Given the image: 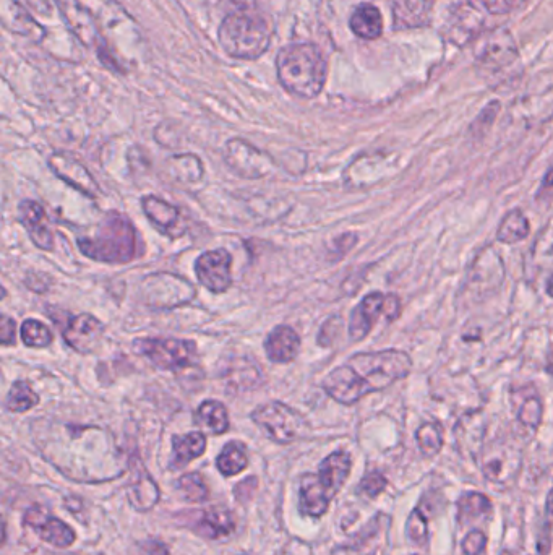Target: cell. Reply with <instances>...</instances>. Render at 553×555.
<instances>
[{"instance_id": "1", "label": "cell", "mask_w": 553, "mask_h": 555, "mask_svg": "<svg viewBox=\"0 0 553 555\" xmlns=\"http://www.w3.org/2000/svg\"><path fill=\"white\" fill-rule=\"evenodd\" d=\"M412 370V358L401 349H382L373 353L354 354L343 366L331 370L322 387L341 405H356L370 393L383 392Z\"/></svg>"}, {"instance_id": "2", "label": "cell", "mask_w": 553, "mask_h": 555, "mask_svg": "<svg viewBox=\"0 0 553 555\" xmlns=\"http://www.w3.org/2000/svg\"><path fill=\"white\" fill-rule=\"evenodd\" d=\"M276 70L279 83L291 95L312 99L325 87L328 65L315 44H291L279 51Z\"/></svg>"}, {"instance_id": "3", "label": "cell", "mask_w": 553, "mask_h": 555, "mask_svg": "<svg viewBox=\"0 0 553 555\" xmlns=\"http://www.w3.org/2000/svg\"><path fill=\"white\" fill-rule=\"evenodd\" d=\"M273 26L258 10L237 9L224 18L219 28V43L234 59L253 61L270 48Z\"/></svg>"}, {"instance_id": "4", "label": "cell", "mask_w": 553, "mask_h": 555, "mask_svg": "<svg viewBox=\"0 0 553 555\" xmlns=\"http://www.w3.org/2000/svg\"><path fill=\"white\" fill-rule=\"evenodd\" d=\"M351 468V455L335 452L320 463L317 474H304L299 481V512L302 517H323L331 500L348 481Z\"/></svg>"}, {"instance_id": "5", "label": "cell", "mask_w": 553, "mask_h": 555, "mask_svg": "<svg viewBox=\"0 0 553 555\" xmlns=\"http://www.w3.org/2000/svg\"><path fill=\"white\" fill-rule=\"evenodd\" d=\"M78 249L91 260L129 263L137 257V234L127 216L109 211L90 236L78 237Z\"/></svg>"}, {"instance_id": "6", "label": "cell", "mask_w": 553, "mask_h": 555, "mask_svg": "<svg viewBox=\"0 0 553 555\" xmlns=\"http://www.w3.org/2000/svg\"><path fill=\"white\" fill-rule=\"evenodd\" d=\"M133 348L161 370H181L197 361V345L189 340L143 338L135 340Z\"/></svg>"}, {"instance_id": "7", "label": "cell", "mask_w": 553, "mask_h": 555, "mask_svg": "<svg viewBox=\"0 0 553 555\" xmlns=\"http://www.w3.org/2000/svg\"><path fill=\"white\" fill-rule=\"evenodd\" d=\"M252 421L257 424L276 444H292L299 439L305 427L304 418L291 406L281 401H270L258 406L252 413Z\"/></svg>"}, {"instance_id": "8", "label": "cell", "mask_w": 553, "mask_h": 555, "mask_svg": "<svg viewBox=\"0 0 553 555\" xmlns=\"http://www.w3.org/2000/svg\"><path fill=\"white\" fill-rule=\"evenodd\" d=\"M505 276V263L500 254L493 247H485L472 260L464 291L474 301H482L502 288Z\"/></svg>"}, {"instance_id": "9", "label": "cell", "mask_w": 553, "mask_h": 555, "mask_svg": "<svg viewBox=\"0 0 553 555\" xmlns=\"http://www.w3.org/2000/svg\"><path fill=\"white\" fill-rule=\"evenodd\" d=\"M519 61L515 39L506 30H497L482 46L477 65L487 78H500Z\"/></svg>"}, {"instance_id": "10", "label": "cell", "mask_w": 553, "mask_h": 555, "mask_svg": "<svg viewBox=\"0 0 553 555\" xmlns=\"http://www.w3.org/2000/svg\"><path fill=\"white\" fill-rule=\"evenodd\" d=\"M142 289L148 306L158 309L182 306L195 297V289L189 281L168 273L148 276L142 283Z\"/></svg>"}, {"instance_id": "11", "label": "cell", "mask_w": 553, "mask_h": 555, "mask_svg": "<svg viewBox=\"0 0 553 555\" xmlns=\"http://www.w3.org/2000/svg\"><path fill=\"white\" fill-rule=\"evenodd\" d=\"M224 160L231 171L245 179H260L271 174L275 168L270 155L239 138L226 143Z\"/></svg>"}, {"instance_id": "12", "label": "cell", "mask_w": 553, "mask_h": 555, "mask_svg": "<svg viewBox=\"0 0 553 555\" xmlns=\"http://www.w3.org/2000/svg\"><path fill=\"white\" fill-rule=\"evenodd\" d=\"M521 469V452L515 445L493 442L482 448V473L495 484L515 481Z\"/></svg>"}, {"instance_id": "13", "label": "cell", "mask_w": 553, "mask_h": 555, "mask_svg": "<svg viewBox=\"0 0 553 555\" xmlns=\"http://www.w3.org/2000/svg\"><path fill=\"white\" fill-rule=\"evenodd\" d=\"M232 257L226 249L210 250L198 257L195 273L198 281L211 293H226L232 286Z\"/></svg>"}, {"instance_id": "14", "label": "cell", "mask_w": 553, "mask_h": 555, "mask_svg": "<svg viewBox=\"0 0 553 555\" xmlns=\"http://www.w3.org/2000/svg\"><path fill=\"white\" fill-rule=\"evenodd\" d=\"M23 523L30 526L31 530H35V533L43 539L44 543L52 544V546L69 547L77 539V534L65 521L48 515L38 507L30 508L25 513Z\"/></svg>"}, {"instance_id": "15", "label": "cell", "mask_w": 553, "mask_h": 555, "mask_svg": "<svg viewBox=\"0 0 553 555\" xmlns=\"http://www.w3.org/2000/svg\"><path fill=\"white\" fill-rule=\"evenodd\" d=\"M142 208L146 218L158 229L159 233L171 239H179L185 234V223L182 211L156 195H146L142 198Z\"/></svg>"}, {"instance_id": "16", "label": "cell", "mask_w": 553, "mask_h": 555, "mask_svg": "<svg viewBox=\"0 0 553 555\" xmlns=\"http://www.w3.org/2000/svg\"><path fill=\"white\" fill-rule=\"evenodd\" d=\"M49 168L56 176L73 189L80 190L86 197L96 198L99 195V185L91 176L90 171L80 161L67 153H56L49 158Z\"/></svg>"}, {"instance_id": "17", "label": "cell", "mask_w": 553, "mask_h": 555, "mask_svg": "<svg viewBox=\"0 0 553 555\" xmlns=\"http://www.w3.org/2000/svg\"><path fill=\"white\" fill-rule=\"evenodd\" d=\"M104 335V325L90 314L77 315L64 328V340L78 353L90 354L98 348Z\"/></svg>"}, {"instance_id": "18", "label": "cell", "mask_w": 553, "mask_h": 555, "mask_svg": "<svg viewBox=\"0 0 553 555\" xmlns=\"http://www.w3.org/2000/svg\"><path fill=\"white\" fill-rule=\"evenodd\" d=\"M386 294L373 291L362 299L351 312L349 338L354 343L364 340L372 332L380 315H385Z\"/></svg>"}, {"instance_id": "19", "label": "cell", "mask_w": 553, "mask_h": 555, "mask_svg": "<svg viewBox=\"0 0 553 555\" xmlns=\"http://www.w3.org/2000/svg\"><path fill=\"white\" fill-rule=\"evenodd\" d=\"M18 218L25 226L26 233L30 236L31 241L35 242L39 249H54V234L49 228L48 216L46 211L33 200H23L18 205Z\"/></svg>"}, {"instance_id": "20", "label": "cell", "mask_w": 553, "mask_h": 555, "mask_svg": "<svg viewBox=\"0 0 553 555\" xmlns=\"http://www.w3.org/2000/svg\"><path fill=\"white\" fill-rule=\"evenodd\" d=\"M221 377L232 392H249L260 387L265 380L262 367L250 358H234L224 362Z\"/></svg>"}, {"instance_id": "21", "label": "cell", "mask_w": 553, "mask_h": 555, "mask_svg": "<svg viewBox=\"0 0 553 555\" xmlns=\"http://www.w3.org/2000/svg\"><path fill=\"white\" fill-rule=\"evenodd\" d=\"M301 349V338L288 325H279L266 336L265 351L271 362L288 364L294 361Z\"/></svg>"}, {"instance_id": "22", "label": "cell", "mask_w": 553, "mask_h": 555, "mask_svg": "<svg viewBox=\"0 0 553 555\" xmlns=\"http://www.w3.org/2000/svg\"><path fill=\"white\" fill-rule=\"evenodd\" d=\"M193 531L206 539L226 538L236 530V520L226 508H211L208 512L197 513Z\"/></svg>"}, {"instance_id": "23", "label": "cell", "mask_w": 553, "mask_h": 555, "mask_svg": "<svg viewBox=\"0 0 553 555\" xmlns=\"http://www.w3.org/2000/svg\"><path fill=\"white\" fill-rule=\"evenodd\" d=\"M395 28H419L429 22L430 0H391Z\"/></svg>"}, {"instance_id": "24", "label": "cell", "mask_w": 553, "mask_h": 555, "mask_svg": "<svg viewBox=\"0 0 553 555\" xmlns=\"http://www.w3.org/2000/svg\"><path fill=\"white\" fill-rule=\"evenodd\" d=\"M456 440L463 452L477 455L482 452L485 435V419L481 413H469L459 419L458 426L455 429Z\"/></svg>"}, {"instance_id": "25", "label": "cell", "mask_w": 553, "mask_h": 555, "mask_svg": "<svg viewBox=\"0 0 553 555\" xmlns=\"http://www.w3.org/2000/svg\"><path fill=\"white\" fill-rule=\"evenodd\" d=\"M206 450V437L202 432H189L172 437L171 469H181L190 461L202 457Z\"/></svg>"}, {"instance_id": "26", "label": "cell", "mask_w": 553, "mask_h": 555, "mask_svg": "<svg viewBox=\"0 0 553 555\" xmlns=\"http://www.w3.org/2000/svg\"><path fill=\"white\" fill-rule=\"evenodd\" d=\"M61 9L64 10L65 18L70 23V28L75 31V35L82 39L86 46L90 48L96 46L99 41L98 30L88 10L83 9L82 5L75 4L73 0L62 2Z\"/></svg>"}, {"instance_id": "27", "label": "cell", "mask_w": 553, "mask_h": 555, "mask_svg": "<svg viewBox=\"0 0 553 555\" xmlns=\"http://www.w3.org/2000/svg\"><path fill=\"white\" fill-rule=\"evenodd\" d=\"M351 30L357 38L377 39L383 33V18L380 10L372 4H362L354 10L349 20Z\"/></svg>"}, {"instance_id": "28", "label": "cell", "mask_w": 553, "mask_h": 555, "mask_svg": "<svg viewBox=\"0 0 553 555\" xmlns=\"http://www.w3.org/2000/svg\"><path fill=\"white\" fill-rule=\"evenodd\" d=\"M193 419L198 427L213 435L224 434L229 429L228 409L216 400L203 401Z\"/></svg>"}, {"instance_id": "29", "label": "cell", "mask_w": 553, "mask_h": 555, "mask_svg": "<svg viewBox=\"0 0 553 555\" xmlns=\"http://www.w3.org/2000/svg\"><path fill=\"white\" fill-rule=\"evenodd\" d=\"M529 233H531V224L528 216L524 215L523 210L515 208L508 211L498 224L497 239L502 244H518L524 241Z\"/></svg>"}, {"instance_id": "30", "label": "cell", "mask_w": 553, "mask_h": 555, "mask_svg": "<svg viewBox=\"0 0 553 555\" xmlns=\"http://www.w3.org/2000/svg\"><path fill=\"white\" fill-rule=\"evenodd\" d=\"M458 521L461 525H468L471 521L487 517L492 513V502L481 492H466L456 502Z\"/></svg>"}, {"instance_id": "31", "label": "cell", "mask_w": 553, "mask_h": 555, "mask_svg": "<svg viewBox=\"0 0 553 555\" xmlns=\"http://www.w3.org/2000/svg\"><path fill=\"white\" fill-rule=\"evenodd\" d=\"M159 487L148 474L143 473L129 489V502L138 512H148L158 504Z\"/></svg>"}, {"instance_id": "32", "label": "cell", "mask_w": 553, "mask_h": 555, "mask_svg": "<svg viewBox=\"0 0 553 555\" xmlns=\"http://www.w3.org/2000/svg\"><path fill=\"white\" fill-rule=\"evenodd\" d=\"M247 465H249V457H247V450L241 442H229L224 445L223 452L219 453L218 460H216L219 473L226 478L242 473Z\"/></svg>"}, {"instance_id": "33", "label": "cell", "mask_w": 553, "mask_h": 555, "mask_svg": "<svg viewBox=\"0 0 553 555\" xmlns=\"http://www.w3.org/2000/svg\"><path fill=\"white\" fill-rule=\"evenodd\" d=\"M531 265L537 272L553 270V224L545 226L541 233L537 234L531 250Z\"/></svg>"}, {"instance_id": "34", "label": "cell", "mask_w": 553, "mask_h": 555, "mask_svg": "<svg viewBox=\"0 0 553 555\" xmlns=\"http://www.w3.org/2000/svg\"><path fill=\"white\" fill-rule=\"evenodd\" d=\"M417 447L427 458L437 457L443 448V427L440 422H424L416 431Z\"/></svg>"}, {"instance_id": "35", "label": "cell", "mask_w": 553, "mask_h": 555, "mask_svg": "<svg viewBox=\"0 0 553 555\" xmlns=\"http://www.w3.org/2000/svg\"><path fill=\"white\" fill-rule=\"evenodd\" d=\"M542 418H544V403L537 393L526 396L516 408V419L529 431H537L541 426Z\"/></svg>"}, {"instance_id": "36", "label": "cell", "mask_w": 553, "mask_h": 555, "mask_svg": "<svg viewBox=\"0 0 553 555\" xmlns=\"http://www.w3.org/2000/svg\"><path fill=\"white\" fill-rule=\"evenodd\" d=\"M38 403L39 396L33 392L30 383L23 382V380L13 383L7 401H5L7 409L12 413H26L35 408Z\"/></svg>"}, {"instance_id": "37", "label": "cell", "mask_w": 553, "mask_h": 555, "mask_svg": "<svg viewBox=\"0 0 553 555\" xmlns=\"http://www.w3.org/2000/svg\"><path fill=\"white\" fill-rule=\"evenodd\" d=\"M177 492H181L182 499L190 504H203L210 497V491L203 481L202 474H184L176 481Z\"/></svg>"}, {"instance_id": "38", "label": "cell", "mask_w": 553, "mask_h": 555, "mask_svg": "<svg viewBox=\"0 0 553 555\" xmlns=\"http://www.w3.org/2000/svg\"><path fill=\"white\" fill-rule=\"evenodd\" d=\"M20 336H22V341L28 348H46V346L51 345L52 338H54L51 330L43 322L35 319H28L23 322Z\"/></svg>"}, {"instance_id": "39", "label": "cell", "mask_w": 553, "mask_h": 555, "mask_svg": "<svg viewBox=\"0 0 553 555\" xmlns=\"http://www.w3.org/2000/svg\"><path fill=\"white\" fill-rule=\"evenodd\" d=\"M406 534H408L409 541L417 544V546L427 543L429 525H427V518H425L421 508H414L411 515H409L408 523H406Z\"/></svg>"}, {"instance_id": "40", "label": "cell", "mask_w": 553, "mask_h": 555, "mask_svg": "<svg viewBox=\"0 0 553 555\" xmlns=\"http://www.w3.org/2000/svg\"><path fill=\"white\" fill-rule=\"evenodd\" d=\"M197 156L184 155L174 156L169 160L171 164V171L174 176L181 182H195L202 177L203 171H190L189 166H192L197 161Z\"/></svg>"}, {"instance_id": "41", "label": "cell", "mask_w": 553, "mask_h": 555, "mask_svg": "<svg viewBox=\"0 0 553 555\" xmlns=\"http://www.w3.org/2000/svg\"><path fill=\"white\" fill-rule=\"evenodd\" d=\"M386 486H388V479L382 473L372 471V473L365 474L361 484L357 487V491L364 494L365 497H369V499H377L378 495L385 491Z\"/></svg>"}, {"instance_id": "42", "label": "cell", "mask_w": 553, "mask_h": 555, "mask_svg": "<svg viewBox=\"0 0 553 555\" xmlns=\"http://www.w3.org/2000/svg\"><path fill=\"white\" fill-rule=\"evenodd\" d=\"M485 549H487V536L481 530L469 531L461 543V551L464 555H482Z\"/></svg>"}, {"instance_id": "43", "label": "cell", "mask_w": 553, "mask_h": 555, "mask_svg": "<svg viewBox=\"0 0 553 555\" xmlns=\"http://www.w3.org/2000/svg\"><path fill=\"white\" fill-rule=\"evenodd\" d=\"M497 112V103H492L490 106H487V108L482 111L481 116L477 117V121L472 124V132H474V135H477V137L484 135L485 132L490 129V125L493 124V121H495Z\"/></svg>"}, {"instance_id": "44", "label": "cell", "mask_w": 553, "mask_h": 555, "mask_svg": "<svg viewBox=\"0 0 553 555\" xmlns=\"http://www.w3.org/2000/svg\"><path fill=\"white\" fill-rule=\"evenodd\" d=\"M481 2L490 13H510L524 7L529 0H481Z\"/></svg>"}, {"instance_id": "45", "label": "cell", "mask_w": 553, "mask_h": 555, "mask_svg": "<svg viewBox=\"0 0 553 555\" xmlns=\"http://www.w3.org/2000/svg\"><path fill=\"white\" fill-rule=\"evenodd\" d=\"M0 341L2 345L10 346L15 343V330H17V325H15V320L10 319L7 315H2L0 319Z\"/></svg>"}, {"instance_id": "46", "label": "cell", "mask_w": 553, "mask_h": 555, "mask_svg": "<svg viewBox=\"0 0 553 555\" xmlns=\"http://www.w3.org/2000/svg\"><path fill=\"white\" fill-rule=\"evenodd\" d=\"M401 310H403V304H401V299H399L396 294H386L385 302V317L388 320L399 319L401 315Z\"/></svg>"}, {"instance_id": "47", "label": "cell", "mask_w": 553, "mask_h": 555, "mask_svg": "<svg viewBox=\"0 0 553 555\" xmlns=\"http://www.w3.org/2000/svg\"><path fill=\"white\" fill-rule=\"evenodd\" d=\"M359 236L356 233H346L343 236L336 237V249L341 255L348 254L352 247L356 246Z\"/></svg>"}, {"instance_id": "48", "label": "cell", "mask_w": 553, "mask_h": 555, "mask_svg": "<svg viewBox=\"0 0 553 555\" xmlns=\"http://www.w3.org/2000/svg\"><path fill=\"white\" fill-rule=\"evenodd\" d=\"M257 487V478H249L247 481H242L241 484L236 487L237 499L241 500V502H245V500L249 499V497H247V492L252 495L253 492L257 491Z\"/></svg>"}, {"instance_id": "49", "label": "cell", "mask_w": 553, "mask_h": 555, "mask_svg": "<svg viewBox=\"0 0 553 555\" xmlns=\"http://www.w3.org/2000/svg\"><path fill=\"white\" fill-rule=\"evenodd\" d=\"M142 551L145 555H169V549L161 541H146L143 543Z\"/></svg>"}, {"instance_id": "50", "label": "cell", "mask_w": 553, "mask_h": 555, "mask_svg": "<svg viewBox=\"0 0 553 555\" xmlns=\"http://www.w3.org/2000/svg\"><path fill=\"white\" fill-rule=\"evenodd\" d=\"M28 4L31 5V9L36 10L39 15L43 17H49L52 10H54V0H28Z\"/></svg>"}, {"instance_id": "51", "label": "cell", "mask_w": 553, "mask_h": 555, "mask_svg": "<svg viewBox=\"0 0 553 555\" xmlns=\"http://www.w3.org/2000/svg\"><path fill=\"white\" fill-rule=\"evenodd\" d=\"M545 530L553 531V487L545 500Z\"/></svg>"}, {"instance_id": "52", "label": "cell", "mask_w": 553, "mask_h": 555, "mask_svg": "<svg viewBox=\"0 0 553 555\" xmlns=\"http://www.w3.org/2000/svg\"><path fill=\"white\" fill-rule=\"evenodd\" d=\"M553 190V166H550L547 169V173H545L544 179H542L541 190L537 192V202H539V198L544 197L547 192H552Z\"/></svg>"}, {"instance_id": "53", "label": "cell", "mask_w": 553, "mask_h": 555, "mask_svg": "<svg viewBox=\"0 0 553 555\" xmlns=\"http://www.w3.org/2000/svg\"><path fill=\"white\" fill-rule=\"evenodd\" d=\"M545 293L553 299V273L549 276V280L545 281Z\"/></svg>"}, {"instance_id": "54", "label": "cell", "mask_w": 553, "mask_h": 555, "mask_svg": "<svg viewBox=\"0 0 553 555\" xmlns=\"http://www.w3.org/2000/svg\"><path fill=\"white\" fill-rule=\"evenodd\" d=\"M547 372L553 377V353L549 356V361H547Z\"/></svg>"}, {"instance_id": "55", "label": "cell", "mask_w": 553, "mask_h": 555, "mask_svg": "<svg viewBox=\"0 0 553 555\" xmlns=\"http://www.w3.org/2000/svg\"><path fill=\"white\" fill-rule=\"evenodd\" d=\"M500 555H513V554H511V552H508V551H503L502 554Z\"/></svg>"}]
</instances>
